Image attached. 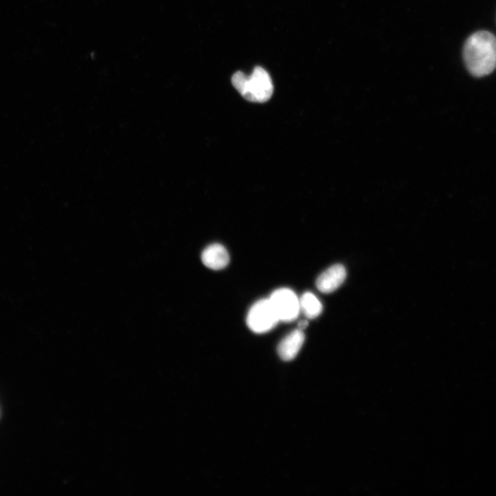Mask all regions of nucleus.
<instances>
[{
    "label": "nucleus",
    "mask_w": 496,
    "mask_h": 496,
    "mask_svg": "<svg viewBox=\"0 0 496 496\" xmlns=\"http://www.w3.org/2000/svg\"><path fill=\"white\" fill-rule=\"evenodd\" d=\"M298 329H299L303 331L304 329H306V328L307 327V326H308V322H307V320H300V321L298 322Z\"/></svg>",
    "instance_id": "9"
},
{
    "label": "nucleus",
    "mask_w": 496,
    "mask_h": 496,
    "mask_svg": "<svg viewBox=\"0 0 496 496\" xmlns=\"http://www.w3.org/2000/svg\"><path fill=\"white\" fill-rule=\"evenodd\" d=\"M269 299L280 321L291 322L298 318L300 312V299L290 289H276Z\"/></svg>",
    "instance_id": "4"
},
{
    "label": "nucleus",
    "mask_w": 496,
    "mask_h": 496,
    "mask_svg": "<svg viewBox=\"0 0 496 496\" xmlns=\"http://www.w3.org/2000/svg\"><path fill=\"white\" fill-rule=\"evenodd\" d=\"M299 299L300 311L307 318H315L322 313V303L313 293L309 291L305 292Z\"/></svg>",
    "instance_id": "8"
},
{
    "label": "nucleus",
    "mask_w": 496,
    "mask_h": 496,
    "mask_svg": "<svg viewBox=\"0 0 496 496\" xmlns=\"http://www.w3.org/2000/svg\"><path fill=\"white\" fill-rule=\"evenodd\" d=\"M346 276L344 267L340 264H335L327 269L318 277L316 285L321 292L331 293L344 282Z\"/></svg>",
    "instance_id": "5"
},
{
    "label": "nucleus",
    "mask_w": 496,
    "mask_h": 496,
    "mask_svg": "<svg viewBox=\"0 0 496 496\" xmlns=\"http://www.w3.org/2000/svg\"><path fill=\"white\" fill-rule=\"evenodd\" d=\"M466 68L475 76L481 77L496 68V37L488 31H479L471 35L464 47Z\"/></svg>",
    "instance_id": "1"
},
{
    "label": "nucleus",
    "mask_w": 496,
    "mask_h": 496,
    "mask_svg": "<svg viewBox=\"0 0 496 496\" xmlns=\"http://www.w3.org/2000/svg\"><path fill=\"white\" fill-rule=\"evenodd\" d=\"M304 341V334L299 329H295L286 335L278 346V353L285 361L295 358Z\"/></svg>",
    "instance_id": "6"
},
{
    "label": "nucleus",
    "mask_w": 496,
    "mask_h": 496,
    "mask_svg": "<svg viewBox=\"0 0 496 496\" xmlns=\"http://www.w3.org/2000/svg\"><path fill=\"white\" fill-rule=\"evenodd\" d=\"M203 263L209 269L219 270L225 268L229 262V256L221 245L215 243L207 247L201 254Z\"/></svg>",
    "instance_id": "7"
},
{
    "label": "nucleus",
    "mask_w": 496,
    "mask_h": 496,
    "mask_svg": "<svg viewBox=\"0 0 496 496\" xmlns=\"http://www.w3.org/2000/svg\"><path fill=\"white\" fill-rule=\"evenodd\" d=\"M279 321L269 298L262 299L254 303L247 317L248 327L256 333H263L271 330Z\"/></svg>",
    "instance_id": "3"
},
{
    "label": "nucleus",
    "mask_w": 496,
    "mask_h": 496,
    "mask_svg": "<svg viewBox=\"0 0 496 496\" xmlns=\"http://www.w3.org/2000/svg\"><path fill=\"white\" fill-rule=\"evenodd\" d=\"M234 87L246 100L254 103H265L272 96L273 85L269 73L260 66L256 67L251 75L240 71L231 77Z\"/></svg>",
    "instance_id": "2"
}]
</instances>
